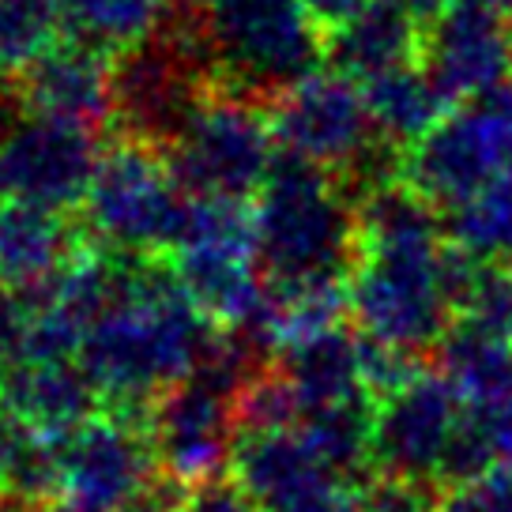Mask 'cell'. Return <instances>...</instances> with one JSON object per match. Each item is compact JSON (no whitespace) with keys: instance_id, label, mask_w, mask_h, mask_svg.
I'll list each match as a JSON object with an SVG mask.
<instances>
[{"instance_id":"cell-1","label":"cell","mask_w":512,"mask_h":512,"mask_svg":"<svg viewBox=\"0 0 512 512\" xmlns=\"http://www.w3.org/2000/svg\"><path fill=\"white\" fill-rule=\"evenodd\" d=\"M211 336L208 317L177 283L174 264L140 256L132 294L98 320L76 358L102 400L147 415L166 388L196 373Z\"/></svg>"},{"instance_id":"cell-2","label":"cell","mask_w":512,"mask_h":512,"mask_svg":"<svg viewBox=\"0 0 512 512\" xmlns=\"http://www.w3.org/2000/svg\"><path fill=\"white\" fill-rule=\"evenodd\" d=\"M253 219L256 260L272 287L351 279L362 249L358 200L332 170L279 151Z\"/></svg>"},{"instance_id":"cell-3","label":"cell","mask_w":512,"mask_h":512,"mask_svg":"<svg viewBox=\"0 0 512 512\" xmlns=\"http://www.w3.org/2000/svg\"><path fill=\"white\" fill-rule=\"evenodd\" d=\"M200 12L204 34L219 64V91L264 98L320 72L324 31L305 0H177Z\"/></svg>"},{"instance_id":"cell-4","label":"cell","mask_w":512,"mask_h":512,"mask_svg":"<svg viewBox=\"0 0 512 512\" xmlns=\"http://www.w3.org/2000/svg\"><path fill=\"white\" fill-rule=\"evenodd\" d=\"M192 192L177 185L159 147L117 140L102 151L91 192L83 200V223L113 253L162 256L185 241Z\"/></svg>"},{"instance_id":"cell-5","label":"cell","mask_w":512,"mask_h":512,"mask_svg":"<svg viewBox=\"0 0 512 512\" xmlns=\"http://www.w3.org/2000/svg\"><path fill=\"white\" fill-rule=\"evenodd\" d=\"M512 170V80L467 98L403 151V181L437 211H456Z\"/></svg>"},{"instance_id":"cell-6","label":"cell","mask_w":512,"mask_h":512,"mask_svg":"<svg viewBox=\"0 0 512 512\" xmlns=\"http://www.w3.org/2000/svg\"><path fill=\"white\" fill-rule=\"evenodd\" d=\"M272 117L264 102L215 91L208 106L192 117L174 147L162 155L177 185L192 196H234L245 200L264 189L279 159Z\"/></svg>"},{"instance_id":"cell-7","label":"cell","mask_w":512,"mask_h":512,"mask_svg":"<svg viewBox=\"0 0 512 512\" xmlns=\"http://www.w3.org/2000/svg\"><path fill=\"white\" fill-rule=\"evenodd\" d=\"M272 128L283 151L343 177L381 144L362 87L339 72H313L272 98Z\"/></svg>"},{"instance_id":"cell-8","label":"cell","mask_w":512,"mask_h":512,"mask_svg":"<svg viewBox=\"0 0 512 512\" xmlns=\"http://www.w3.org/2000/svg\"><path fill=\"white\" fill-rule=\"evenodd\" d=\"M102 155L91 125L31 113L0 140V192L42 208H83Z\"/></svg>"},{"instance_id":"cell-9","label":"cell","mask_w":512,"mask_h":512,"mask_svg":"<svg viewBox=\"0 0 512 512\" xmlns=\"http://www.w3.org/2000/svg\"><path fill=\"white\" fill-rule=\"evenodd\" d=\"M460 415H464L460 392L445 381V373L422 366L411 381L377 396L373 467L384 475L437 482Z\"/></svg>"},{"instance_id":"cell-10","label":"cell","mask_w":512,"mask_h":512,"mask_svg":"<svg viewBox=\"0 0 512 512\" xmlns=\"http://www.w3.org/2000/svg\"><path fill=\"white\" fill-rule=\"evenodd\" d=\"M422 68L460 106L512 80V16L494 0H452L422 27Z\"/></svg>"},{"instance_id":"cell-11","label":"cell","mask_w":512,"mask_h":512,"mask_svg":"<svg viewBox=\"0 0 512 512\" xmlns=\"http://www.w3.org/2000/svg\"><path fill=\"white\" fill-rule=\"evenodd\" d=\"M144 418L159 471L185 486L219 479L223 467L234 460V445L241 433L234 396H226L200 377L166 388L147 407Z\"/></svg>"},{"instance_id":"cell-12","label":"cell","mask_w":512,"mask_h":512,"mask_svg":"<svg viewBox=\"0 0 512 512\" xmlns=\"http://www.w3.org/2000/svg\"><path fill=\"white\" fill-rule=\"evenodd\" d=\"M147 418L136 411L95 415L64 441V494L117 512L155 471Z\"/></svg>"},{"instance_id":"cell-13","label":"cell","mask_w":512,"mask_h":512,"mask_svg":"<svg viewBox=\"0 0 512 512\" xmlns=\"http://www.w3.org/2000/svg\"><path fill=\"white\" fill-rule=\"evenodd\" d=\"M16 91V98L31 113L95 128L113 117L110 53L83 46L76 38L57 42L23 76H16Z\"/></svg>"},{"instance_id":"cell-14","label":"cell","mask_w":512,"mask_h":512,"mask_svg":"<svg viewBox=\"0 0 512 512\" xmlns=\"http://www.w3.org/2000/svg\"><path fill=\"white\" fill-rule=\"evenodd\" d=\"M83 253L80 230L57 208L31 200L0 204V283L27 302Z\"/></svg>"},{"instance_id":"cell-15","label":"cell","mask_w":512,"mask_h":512,"mask_svg":"<svg viewBox=\"0 0 512 512\" xmlns=\"http://www.w3.org/2000/svg\"><path fill=\"white\" fill-rule=\"evenodd\" d=\"M98 400L102 396L95 381L72 358L68 362L23 358L0 377V407L57 441H68L83 422H91Z\"/></svg>"},{"instance_id":"cell-16","label":"cell","mask_w":512,"mask_h":512,"mask_svg":"<svg viewBox=\"0 0 512 512\" xmlns=\"http://www.w3.org/2000/svg\"><path fill=\"white\" fill-rule=\"evenodd\" d=\"M422 23L403 12L396 0H373L358 16L324 34V61L332 72L354 83H366L388 68L418 61Z\"/></svg>"},{"instance_id":"cell-17","label":"cell","mask_w":512,"mask_h":512,"mask_svg":"<svg viewBox=\"0 0 512 512\" xmlns=\"http://www.w3.org/2000/svg\"><path fill=\"white\" fill-rule=\"evenodd\" d=\"M230 467H234V482L253 497L260 512L339 479L313 456V448L305 445L298 430L238 433Z\"/></svg>"},{"instance_id":"cell-18","label":"cell","mask_w":512,"mask_h":512,"mask_svg":"<svg viewBox=\"0 0 512 512\" xmlns=\"http://www.w3.org/2000/svg\"><path fill=\"white\" fill-rule=\"evenodd\" d=\"M279 369L294 384L302 415L317 407L358 400V396H373L362 369V332H347L339 324L309 339L287 343L279 351Z\"/></svg>"},{"instance_id":"cell-19","label":"cell","mask_w":512,"mask_h":512,"mask_svg":"<svg viewBox=\"0 0 512 512\" xmlns=\"http://www.w3.org/2000/svg\"><path fill=\"white\" fill-rule=\"evenodd\" d=\"M362 95H366L377 136L400 151L415 147L448 113V98L441 95V87L418 61L388 68L381 76L366 80Z\"/></svg>"},{"instance_id":"cell-20","label":"cell","mask_w":512,"mask_h":512,"mask_svg":"<svg viewBox=\"0 0 512 512\" xmlns=\"http://www.w3.org/2000/svg\"><path fill=\"white\" fill-rule=\"evenodd\" d=\"M437 373L460 392L464 403H490L512 396V339L475 324H452L433 351Z\"/></svg>"},{"instance_id":"cell-21","label":"cell","mask_w":512,"mask_h":512,"mask_svg":"<svg viewBox=\"0 0 512 512\" xmlns=\"http://www.w3.org/2000/svg\"><path fill=\"white\" fill-rule=\"evenodd\" d=\"M494 471H512V396L490 403H464L460 426L448 441L437 482L464 486Z\"/></svg>"},{"instance_id":"cell-22","label":"cell","mask_w":512,"mask_h":512,"mask_svg":"<svg viewBox=\"0 0 512 512\" xmlns=\"http://www.w3.org/2000/svg\"><path fill=\"white\" fill-rule=\"evenodd\" d=\"M61 31L83 46L117 57L162 27L170 0H49Z\"/></svg>"},{"instance_id":"cell-23","label":"cell","mask_w":512,"mask_h":512,"mask_svg":"<svg viewBox=\"0 0 512 512\" xmlns=\"http://www.w3.org/2000/svg\"><path fill=\"white\" fill-rule=\"evenodd\" d=\"M373 411H377V396L317 407L302 415L298 433L320 464L351 482L366 467H373Z\"/></svg>"},{"instance_id":"cell-24","label":"cell","mask_w":512,"mask_h":512,"mask_svg":"<svg viewBox=\"0 0 512 512\" xmlns=\"http://www.w3.org/2000/svg\"><path fill=\"white\" fill-rule=\"evenodd\" d=\"M448 238L479 260L512 264V170L482 189L464 208L448 211Z\"/></svg>"},{"instance_id":"cell-25","label":"cell","mask_w":512,"mask_h":512,"mask_svg":"<svg viewBox=\"0 0 512 512\" xmlns=\"http://www.w3.org/2000/svg\"><path fill=\"white\" fill-rule=\"evenodd\" d=\"M61 19L49 0H0V76L16 80L49 46H57Z\"/></svg>"},{"instance_id":"cell-26","label":"cell","mask_w":512,"mask_h":512,"mask_svg":"<svg viewBox=\"0 0 512 512\" xmlns=\"http://www.w3.org/2000/svg\"><path fill=\"white\" fill-rule=\"evenodd\" d=\"M241 433H268V430H294L302 422V403L294 384L279 366L264 369L260 377L245 384L234 400Z\"/></svg>"},{"instance_id":"cell-27","label":"cell","mask_w":512,"mask_h":512,"mask_svg":"<svg viewBox=\"0 0 512 512\" xmlns=\"http://www.w3.org/2000/svg\"><path fill=\"white\" fill-rule=\"evenodd\" d=\"M460 320L512 339V264H501V260L475 264L471 283L460 298Z\"/></svg>"},{"instance_id":"cell-28","label":"cell","mask_w":512,"mask_h":512,"mask_svg":"<svg viewBox=\"0 0 512 512\" xmlns=\"http://www.w3.org/2000/svg\"><path fill=\"white\" fill-rule=\"evenodd\" d=\"M358 512H437L441 497L433 494L430 482L403 479V475H377L362 482L358 490Z\"/></svg>"},{"instance_id":"cell-29","label":"cell","mask_w":512,"mask_h":512,"mask_svg":"<svg viewBox=\"0 0 512 512\" xmlns=\"http://www.w3.org/2000/svg\"><path fill=\"white\" fill-rule=\"evenodd\" d=\"M437 512H512V471H494L486 479L448 486Z\"/></svg>"},{"instance_id":"cell-30","label":"cell","mask_w":512,"mask_h":512,"mask_svg":"<svg viewBox=\"0 0 512 512\" xmlns=\"http://www.w3.org/2000/svg\"><path fill=\"white\" fill-rule=\"evenodd\" d=\"M27 305L19 302L16 290H0V377L27 354Z\"/></svg>"},{"instance_id":"cell-31","label":"cell","mask_w":512,"mask_h":512,"mask_svg":"<svg viewBox=\"0 0 512 512\" xmlns=\"http://www.w3.org/2000/svg\"><path fill=\"white\" fill-rule=\"evenodd\" d=\"M189 490L192 486H185V482L170 479L166 471H159V475H151L136 494L128 497L117 512H185Z\"/></svg>"},{"instance_id":"cell-32","label":"cell","mask_w":512,"mask_h":512,"mask_svg":"<svg viewBox=\"0 0 512 512\" xmlns=\"http://www.w3.org/2000/svg\"><path fill=\"white\" fill-rule=\"evenodd\" d=\"M185 512H260L234 479H211L189 490Z\"/></svg>"},{"instance_id":"cell-33","label":"cell","mask_w":512,"mask_h":512,"mask_svg":"<svg viewBox=\"0 0 512 512\" xmlns=\"http://www.w3.org/2000/svg\"><path fill=\"white\" fill-rule=\"evenodd\" d=\"M268 512H358V497L347 486V479H332L317 486V490H309V494L294 497V501L275 505Z\"/></svg>"},{"instance_id":"cell-34","label":"cell","mask_w":512,"mask_h":512,"mask_svg":"<svg viewBox=\"0 0 512 512\" xmlns=\"http://www.w3.org/2000/svg\"><path fill=\"white\" fill-rule=\"evenodd\" d=\"M366 4H373V0H305L309 16L317 19V27L324 34L336 31L339 23H347L351 16H358Z\"/></svg>"},{"instance_id":"cell-35","label":"cell","mask_w":512,"mask_h":512,"mask_svg":"<svg viewBox=\"0 0 512 512\" xmlns=\"http://www.w3.org/2000/svg\"><path fill=\"white\" fill-rule=\"evenodd\" d=\"M396 4H400L403 12H411L418 23H430V19H437L445 12L452 0H396Z\"/></svg>"},{"instance_id":"cell-36","label":"cell","mask_w":512,"mask_h":512,"mask_svg":"<svg viewBox=\"0 0 512 512\" xmlns=\"http://www.w3.org/2000/svg\"><path fill=\"white\" fill-rule=\"evenodd\" d=\"M38 512H110V509H98V505H91V501H80V497L64 494L61 501L53 497V501H46V505H38Z\"/></svg>"},{"instance_id":"cell-37","label":"cell","mask_w":512,"mask_h":512,"mask_svg":"<svg viewBox=\"0 0 512 512\" xmlns=\"http://www.w3.org/2000/svg\"><path fill=\"white\" fill-rule=\"evenodd\" d=\"M12 430H16V415L0 407V456H4V448H8V437H12ZM0 497H4V490H0Z\"/></svg>"},{"instance_id":"cell-38","label":"cell","mask_w":512,"mask_h":512,"mask_svg":"<svg viewBox=\"0 0 512 512\" xmlns=\"http://www.w3.org/2000/svg\"><path fill=\"white\" fill-rule=\"evenodd\" d=\"M494 4H501V8H505V12L512 16V0H494Z\"/></svg>"}]
</instances>
